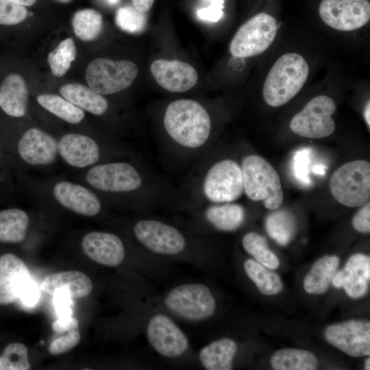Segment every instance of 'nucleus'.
I'll list each match as a JSON object with an SVG mask.
<instances>
[{
    "mask_svg": "<svg viewBox=\"0 0 370 370\" xmlns=\"http://www.w3.org/2000/svg\"><path fill=\"white\" fill-rule=\"evenodd\" d=\"M242 245L256 261L266 267L274 270L280 267L278 258L269 249L266 238L260 234L247 233L242 239Z\"/></svg>",
    "mask_w": 370,
    "mask_h": 370,
    "instance_id": "33",
    "label": "nucleus"
},
{
    "mask_svg": "<svg viewBox=\"0 0 370 370\" xmlns=\"http://www.w3.org/2000/svg\"><path fill=\"white\" fill-rule=\"evenodd\" d=\"M278 24L274 17L259 13L238 29L230 44V51L234 57L248 58L265 51L276 36Z\"/></svg>",
    "mask_w": 370,
    "mask_h": 370,
    "instance_id": "7",
    "label": "nucleus"
},
{
    "mask_svg": "<svg viewBox=\"0 0 370 370\" xmlns=\"http://www.w3.org/2000/svg\"><path fill=\"white\" fill-rule=\"evenodd\" d=\"M340 259L336 256H325L317 260L304 280V288L309 294L325 293L338 270Z\"/></svg>",
    "mask_w": 370,
    "mask_h": 370,
    "instance_id": "25",
    "label": "nucleus"
},
{
    "mask_svg": "<svg viewBox=\"0 0 370 370\" xmlns=\"http://www.w3.org/2000/svg\"><path fill=\"white\" fill-rule=\"evenodd\" d=\"M72 27L75 36L83 41L95 40L103 29L102 15L93 9H84L73 15Z\"/></svg>",
    "mask_w": 370,
    "mask_h": 370,
    "instance_id": "32",
    "label": "nucleus"
},
{
    "mask_svg": "<svg viewBox=\"0 0 370 370\" xmlns=\"http://www.w3.org/2000/svg\"><path fill=\"white\" fill-rule=\"evenodd\" d=\"M24 6H30L34 5L37 0H10Z\"/></svg>",
    "mask_w": 370,
    "mask_h": 370,
    "instance_id": "48",
    "label": "nucleus"
},
{
    "mask_svg": "<svg viewBox=\"0 0 370 370\" xmlns=\"http://www.w3.org/2000/svg\"><path fill=\"white\" fill-rule=\"evenodd\" d=\"M370 102L369 101L367 103V104L366 105V107L365 108V111H364V116H365V121L369 128L370 127Z\"/></svg>",
    "mask_w": 370,
    "mask_h": 370,
    "instance_id": "47",
    "label": "nucleus"
},
{
    "mask_svg": "<svg viewBox=\"0 0 370 370\" xmlns=\"http://www.w3.org/2000/svg\"><path fill=\"white\" fill-rule=\"evenodd\" d=\"M210 4L197 10V16L204 21L218 22L223 16L224 0H207Z\"/></svg>",
    "mask_w": 370,
    "mask_h": 370,
    "instance_id": "42",
    "label": "nucleus"
},
{
    "mask_svg": "<svg viewBox=\"0 0 370 370\" xmlns=\"http://www.w3.org/2000/svg\"><path fill=\"white\" fill-rule=\"evenodd\" d=\"M147 16L134 6L125 5L119 8L115 14V23L122 31L129 34H140L146 27Z\"/></svg>",
    "mask_w": 370,
    "mask_h": 370,
    "instance_id": "35",
    "label": "nucleus"
},
{
    "mask_svg": "<svg viewBox=\"0 0 370 370\" xmlns=\"http://www.w3.org/2000/svg\"><path fill=\"white\" fill-rule=\"evenodd\" d=\"M18 293L19 299L27 306L34 305L39 298V291L32 277L18 282Z\"/></svg>",
    "mask_w": 370,
    "mask_h": 370,
    "instance_id": "40",
    "label": "nucleus"
},
{
    "mask_svg": "<svg viewBox=\"0 0 370 370\" xmlns=\"http://www.w3.org/2000/svg\"><path fill=\"white\" fill-rule=\"evenodd\" d=\"M36 99L43 108L67 123L77 124L84 118V111L63 97L46 93L39 95Z\"/></svg>",
    "mask_w": 370,
    "mask_h": 370,
    "instance_id": "31",
    "label": "nucleus"
},
{
    "mask_svg": "<svg viewBox=\"0 0 370 370\" xmlns=\"http://www.w3.org/2000/svg\"><path fill=\"white\" fill-rule=\"evenodd\" d=\"M60 92L69 101L92 114L101 115L108 110L106 99L84 85L68 84L60 88Z\"/></svg>",
    "mask_w": 370,
    "mask_h": 370,
    "instance_id": "24",
    "label": "nucleus"
},
{
    "mask_svg": "<svg viewBox=\"0 0 370 370\" xmlns=\"http://www.w3.org/2000/svg\"><path fill=\"white\" fill-rule=\"evenodd\" d=\"M42 290L48 295L66 294L71 298L88 296L92 290V283L85 273L77 271H62L46 276Z\"/></svg>",
    "mask_w": 370,
    "mask_h": 370,
    "instance_id": "21",
    "label": "nucleus"
},
{
    "mask_svg": "<svg viewBox=\"0 0 370 370\" xmlns=\"http://www.w3.org/2000/svg\"><path fill=\"white\" fill-rule=\"evenodd\" d=\"M30 369L28 352L22 343L8 345L0 356V370H27Z\"/></svg>",
    "mask_w": 370,
    "mask_h": 370,
    "instance_id": "36",
    "label": "nucleus"
},
{
    "mask_svg": "<svg viewBox=\"0 0 370 370\" xmlns=\"http://www.w3.org/2000/svg\"><path fill=\"white\" fill-rule=\"evenodd\" d=\"M138 72V67L133 62L99 58L88 64L85 75L89 87L104 95L128 88L136 79Z\"/></svg>",
    "mask_w": 370,
    "mask_h": 370,
    "instance_id": "6",
    "label": "nucleus"
},
{
    "mask_svg": "<svg viewBox=\"0 0 370 370\" xmlns=\"http://www.w3.org/2000/svg\"><path fill=\"white\" fill-rule=\"evenodd\" d=\"M27 16L25 6L10 0H0V25H16L23 21Z\"/></svg>",
    "mask_w": 370,
    "mask_h": 370,
    "instance_id": "38",
    "label": "nucleus"
},
{
    "mask_svg": "<svg viewBox=\"0 0 370 370\" xmlns=\"http://www.w3.org/2000/svg\"><path fill=\"white\" fill-rule=\"evenodd\" d=\"M0 158H1V152H0Z\"/></svg>",
    "mask_w": 370,
    "mask_h": 370,
    "instance_id": "52",
    "label": "nucleus"
},
{
    "mask_svg": "<svg viewBox=\"0 0 370 370\" xmlns=\"http://www.w3.org/2000/svg\"><path fill=\"white\" fill-rule=\"evenodd\" d=\"M58 1L63 3H66V2H69L71 0H58Z\"/></svg>",
    "mask_w": 370,
    "mask_h": 370,
    "instance_id": "51",
    "label": "nucleus"
},
{
    "mask_svg": "<svg viewBox=\"0 0 370 370\" xmlns=\"http://www.w3.org/2000/svg\"><path fill=\"white\" fill-rule=\"evenodd\" d=\"M202 192L208 200L214 204L237 200L244 192L241 166L232 159L213 164L204 178Z\"/></svg>",
    "mask_w": 370,
    "mask_h": 370,
    "instance_id": "9",
    "label": "nucleus"
},
{
    "mask_svg": "<svg viewBox=\"0 0 370 370\" xmlns=\"http://www.w3.org/2000/svg\"><path fill=\"white\" fill-rule=\"evenodd\" d=\"M80 339L79 330L69 332L66 335L52 341L49 347V352L52 355H60L68 352L77 345Z\"/></svg>",
    "mask_w": 370,
    "mask_h": 370,
    "instance_id": "39",
    "label": "nucleus"
},
{
    "mask_svg": "<svg viewBox=\"0 0 370 370\" xmlns=\"http://www.w3.org/2000/svg\"><path fill=\"white\" fill-rule=\"evenodd\" d=\"M241 168L243 190L251 200L261 201L271 210L282 206L284 193L280 176L269 162L251 154L243 158Z\"/></svg>",
    "mask_w": 370,
    "mask_h": 370,
    "instance_id": "3",
    "label": "nucleus"
},
{
    "mask_svg": "<svg viewBox=\"0 0 370 370\" xmlns=\"http://www.w3.org/2000/svg\"><path fill=\"white\" fill-rule=\"evenodd\" d=\"M56 200L64 208L79 215L94 217L101 210L98 197L90 189L69 181H60L53 187Z\"/></svg>",
    "mask_w": 370,
    "mask_h": 370,
    "instance_id": "19",
    "label": "nucleus"
},
{
    "mask_svg": "<svg viewBox=\"0 0 370 370\" xmlns=\"http://www.w3.org/2000/svg\"><path fill=\"white\" fill-rule=\"evenodd\" d=\"M150 70L156 82L173 92H186L195 86L198 80L195 68L178 60H156L151 63Z\"/></svg>",
    "mask_w": 370,
    "mask_h": 370,
    "instance_id": "16",
    "label": "nucleus"
},
{
    "mask_svg": "<svg viewBox=\"0 0 370 370\" xmlns=\"http://www.w3.org/2000/svg\"><path fill=\"white\" fill-rule=\"evenodd\" d=\"M133 6L138 11L146 13L149 10L155 0H131Z\"/></svg>",
    "mask_w": 370,
    "mask_h": 370,
    "instance_id": "46",
    "label": "nucleus"
},
{
    "mask_svg": "<svg viewBox=\"0 0 370 370\" xmlns=\"http://www.w3.org/2000/svg\"><path fill=\"white\" fill-rule=\"evenodd\" d=\"M18 282L0 273V305H8L14 302L18 297Z\"/></svg>",
    "mask_w": 370,
    "mask_h": 370,
    "instance_id": "41",
    "label": "nucleus"
},
{
    "mask_svg": "<svg viewBox=\"0 0 370 370\" xmlns=\"http://www.w3.org/2000/svg\"><path fill=\"white\" fill-rule=\"evenodd\" d=\"M329 186L334 199L347 207H361L370 199V163L357 160L337 169Z\"/></svg>",
    "mask_w": 370,
    "mask_h": 370,
    "instance_id": "4",
    "label": "nucleus"
},
{
    "mask_svg": "<svg viewBox=\"0 0 370 370\" xmlns=\"http://www.w3.org/2000/svg\"><path fill=\"white\" fill-rule=\"evenodd\" d=\"M365 367V369L366 370H369L370 369V359H369V358H368L366 360Z\"/></svg>",
    "mask_w": 370,
    "mask_h": 370,
    "instance_id": "50",
    "label": "nucleus"
},
{
    "mask_svg": "<svg viewBox=\"0 0 370 370\" xmlns=\"http://www.w3.org/2000/svg\"><path fill=\"white\" fill-rule=\"evenodd\" d=\"M353 227L358 232H370V203L367 202L356 213L352 221Z\"/></svg>",
    "mask_w": 370,
    "mask_h": 370,
    "instance_id": "43",
    "label": "nucleus"
},
{
    "mask_svg": "<svg viewBox=\"0 0 370 370\" xmlns=\"http://www.w3.org/2000/svg\"><path fill=\"white\" fill-rule=\"evenodd\" d=\"M147 340L160 355L169 358L183 355L189 347L184 332L169 317L156 314L151 317L147 327Z\"/></svg>",
    "mask_w": 370,
    "mask_h": 370,
    "instance_id": "14",
    "label": "nucleus"
},
{
    "mask_svg": "<svg viewBox=\"0 0 370 370\" xmlns=\"http://www.w3.org/2000/svg\"><path fill=\"white\" fill-rule=\"evenodd\" d=\"M53 304L59 318L71 316L73 302L66 294L58 293L53 295Z\"/></svg>",
    "mask_w": 370,
    "mask_h": 370,
    "instance_id": "44",
    "label": "nucleus"
},
{
    "mask_svg": "<svg viewBox=\"0 0 370 370\" xmlns=\"http://www.w3.org/2000/svg\"><path fill=\"white\" fill-rule=\"evenodd\" d=\"M237 350L234 341L222 338L203 347L199 350V358L207 370H230Z\"/></svg>",
    "mask_w": 370,
    "mask_h": 370,
    "instance_id": "23",
    "label": "nucleus"
},
{
    "mask_svg": "<svg viewBox=\"0 0 370 370\" xmlns=\"http://www.w3.org/2000/svg\"><path fill=\"white\" fill-rule=\"evenodd\" d=\"M204 214L212 226L224 232L237 230L243 225L246 217L244 208L232 202L212 205L206 208Z\"/></svg>",
    "mask_w": 370,
    "mask_h": 370,
    "instance_id": "26",
    "label": "nucleus"
},
{
    "mask_svg": "<svg viewBox=\"0 0 370 370\" xmlns=\"http://www.w3.org/2000/svg\"><path fill=\"white\" fill-rule=\"evenodd\" d=\"M270 361L275 370H314L318 367V360L313 353L296 348L279 349Z\"/></svg>",
    "mask_w": 370,
    "mask_h": 370,
    "instance_id": "28",
    "label": "nucleus"
},
{
    "mask_svg": "<svg viewBox=\"0 0 370 370\" xmlns=\"http://www.w3.org/2000/svg\"><path fill=\"white\" fill-rule=\"evenodd\" d=\"M265 228L269 236L281 246H286L296 232V220L287 210H273L267 217Z\"/></svg>",
    "mask_w": 370,
    "mask_h": 370,
    "instance_id": "29",
    "label": "nucleus"
},
{
    "mask_svg": "<svg viewBox=\"0 0 370 370\" xmlns=\"http://www.w3.org/2000/svg\"><path fill=\"white\" fill-rule=\"evenodd\" d=\"M29 223L27 214L19 208L0 211V242L18 243L26 237Z\"/></svg>",
    "mask_w": 370,
    "mask_h": 370,
    "instance_id": "27",
    "label": "nucleus"
},
{
    "mask_svg": "<svg viewBox=\"0 0 370 370\" xmlns=\"http://www.w3.org/2000/svg\"><path fill=\"white\" fill-rule=\"evenodd\" d=\"M75 56L76 48L73 40L69 38L61 41L47 56V62L53 75L56 77L63 76L70 69Z\"/></svg>",
    "mask_w": 370,
    "mask_h": 370,
    "instance_id": "34",
    "label": "nucleus"
},
{
    "mask_svg": "<svg viewBox=\"0 0 370 370\" xmlns=\"http://www.w3.org/2000/svg\"><path fill=\"white\" fill-rule=\"evenodd\" d=\"M0 273L18 282L31 277L25 262L14 254L10 253L0 257Z\"/></svg>",
    "mask_w": 370,
    "mask_h": 370,
    "instance_id": "37",
    "label": "nucleus"
},
{
    "mask_svg": "<svg viewBox=\"0 0 370 370\" xmlns=\"http://www.w3.org/2000/svg\"><path fill=\"white\" fill-rule=\"evenodd\" d=\"M81 246L88 258L107 267L119 265L125 256L121 239L110 232L95 231L87 233L82 239Z\"/></svg>",
    "mask_w": 370,
    "mask_h": 370,
    "instance_id": "17",
    "label": "nucleus"
},
{
    "mask_svg": "<svg viewBox=\"0 0 370 370\" xmlns=\"http://www.w3.org/2000/svg\"><path fill=\"white\" fill-rule=\"evenodd\" d=\"M325 341L352 357L370 355V322L366 319H349L327 326Z\"/></svg>",
    "mask_w": 370,
    "mask_h": 370,
    "instance_id": "12",
    "label": "nucleus"
},
{
    "mask_svg": "<svg viewBox=\"0 0 370 370\" xmlns=\"http://www.w3.org/2000/svg\"><path fill=\"white\" fill-rule=\"evenodd\" d=\"M309 66L306 60L296 53L280 56L269 71L262 89L266 103L281 106L293 98L306 82Z\"/></svg>",
    "mask_w": 370,
    "mask_h": 370,
    "instance_id": "2",
    "label": "nucleus"
},
{
    "mask_svg": "<svg viewBox=\"0 0 370 370\" xmlns=\"http://www.w3.org/2000/svg\"><path fill=\"white\" fill-rule=\"evenodd\" d=\"M28 88L24 79L18 74L6 76L0 86V107L13 117L23 116L27 110Z\"/></svg>",
    "mask_w": 370,
    "mask_h": 370,
    "instance_id": "22",
    "label": "nucleus"
},
{
    "mask_svg": "<svg viewBox=\"0 0 370 370\" xmlns=\"http://www.w3.org/2000/svg\"><path fill=\"white\" fill-rule=\"evenodd\" d=\"M52 328L58 334L71 332L79 329V321L71 316L61 317L53 322Z\"/></svg>",
    "mask_w": 370,
    "mask_h": 370,
    "instance_id": "45",
    "label": "nucleus"
},
{
    "mask_svg": "<svg viewBox=\"0 0 370 370\" xmlns=\"http://www.w3.org/2000/svg\"><path fill=\"white\" fill-rule=\"evenodd\" d=\"M103 3L108 6H114L116 5L120 0H100Z\"/></svg>",
    "mask_w": 370,
    "mask_h": 370,
    "instance_id": "49",
    "label": "nucleus"
},
{
    "mask_svg": "<svg viewBox=\"0 0 370 370\" xmlns=\"http://www.w3.org/2000/svg\"><path fill=\"white\" fill-rule=\"evenodd\" d=\"M17 149L21 158L32 166L51 164L58 154L57 140L36 127L24 132L18 140Z\"/></svg>",
    "mask_w": 370,
    "mask_h": 370,
    "instance_id": "15",
    "label": "nucleus"
},
{
    "mask_svg": "<svg viewBox=\"0 0 370 370\" xmlns=\"http://www.w3.org/2000/svg\"><path fill=\"white\" fill-rule=\"evenodd\" d=\"M164 129L178 145L190 149L201 147L211 132V119L198 101L181 99L167 106L163 119Z\"/></svg>",
    "mask_w": 370,
    "mask_h": 370,
    "instance_id": "1",
    "label": "nucleus"
},
{
    "mask_svg": "<svg viewBox=\"0 0 370 370\" xmlns=\"http://www.w3.org/2000/svg\"><path fill=\"white\" fill-rule=\"evenodd\" d=\"M243 267L247 275L262 294L275 295L282 291L284 284L281 278L272 269L254 259L246 260Z\"/></svg>",
    "mask_w": 370,
    "mask_h": 370,
    "instance_id": "30",
    "label": "nucleus"
},
{
    "mask_svg": "<svg viewBox=\"0 0 370 370\" xmlns=\"http://www.w3.org/2000/svg\"><path fill=\"white\" fill-rule=\"evenodd\" d=\"M137 241L148 250L160 255L175 256L186 247V240L175 227L155 219H143L134 226Z\"/></svg>",
    "mask_w": 370,
    "mask_h": 370,
    "instance_id": "11",
    "label": "nucleus"
},
{
    "mask_svg": "<svg viewBox=\"0 0 370 370\" xmlns=\"http://www.w3.org/2000/svg\"><path fill=\"white\" fill-rule=\"evenodd\" d=\"M58 150L59 156L67 164L79 169L95 164L101 156L97 141L78 133L62 136L58 141Z\"/></svg>",
    "mask_w": 370,
    "mask_h": 370,
    "instance_id": "20",
    "label": "nucleus"
},
{
    "mask_svg": "<svg viewBox=\"0 0 370 370\" xmlns=\"http://www.w3.org/2000/svg\"><path fill=\"white\" fill-rule=\"evenodd\" d=\"M334 101L325 95L316 96L290 122L295 134L308 138H322L331 135L335 130L332 117L336 111Z\"/></svg>",
    "mask_w": 370,
    "mask_h": 370,
    "instance_id": "8",
    "label": "nucleus"
},
{
    "mask_svg": "<svg viewBox=\"0 0 370 370\" xmlns=\"http://www.w3.org/2000/svg\"><path fill=\"white\" fill-rule=\"evenodd\" d=\"M164 303L175 314L193 321L210 318L217 308L210 289L201 283H186L174 287L165 296Z\"/></svg>",
    "mask_w": 370,
    "mask_h": 370,
    "instance_id": "5",
    "label": "nucleus"
},
{
    "mask_svg": "<svg viewBox=\"0 0 370 370\" xmlns=\"http://www.w3.org/2000/svg\"><path fill=\"white\" fill-rule=\"evenodd\" d=\"M322 21L340 31H352L366 25L370 19L368 0H322L319 8Z\"/></svg>",
    "mask_w": 370,
    "mask_h": 370,
    "instance_id": "13",
    "label": "nucleus"
},
{
    "mask_svg": "<svg viewBox=\"0 0 370 370\" xmlns=\"http://www.w3.org/2000/svg\"><path fill=\"white\" fill-rule=\"evenodd\" d=\"M86 181L97 190L111 193L132 192L143 184L140 172L126 162L94 164L86 172Z\"/></svg>",
    "mask_w": 370,
    "mask_h": 370,
    "instance_id": "10",
    "label": "nucleus"
},
{
    "mask_svg": "<svg viewBox=\"0 0 370 370\" xmlns=\"http://www.w3.org/2000/svg\"><path fill=\"white\" fill-rule=\"evenodd\" d=\"M370 282V257L355 254L349 257L343 269L334 274L332 285L343 287L347 295L354 299L364 297L368 292Z\"/></svg>",
    "mask_w": 370,
    "mask_h": 370,
    "instance_id": "18",
    "label": "nucleus"
}]
</instances>
